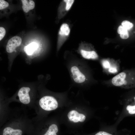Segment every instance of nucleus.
<instances>
[{
    "mask_svg": "<svg viewBox=\"0 0 135 135\" xmlns=\"http://www.w3.org/2000/svg\"><path fill=\"white\" fill-rule=\"evenodd\" d=\"M70 26L67 22L62 23L61 25L58 34L57 50L58 51L69 36Z\"/></svg>",
    "mask_w": 135,
    "mask_h": 135,
    "instance_id": "obj_1",
    "label": "nucleus"
},
{
    "mask_svg": "<svg viewBox=\"0 0 135 135\" xmlns=\"http://www.w3.org/2000/svg\"><path fill=\"white\" fill-rule=\"evenodd\" d=\"M39 104L42 108L47 111L56 109L58 106L56 100L54 97L50 96L42 97L39 100Z\"/></svg>",
    "mask_w": 135,
    "mask_h": 135,
    "instance_id": "obj_2",
    "label": "nucleus"
},
{
    "mask_svg": "<svg viewBox=\"0 0 135 135\" xmlns=\"http://www.w3.org/2000/svg\"><path fill=\"white\" fill-rule=\"evenodd\" d=\"M70 72L74 81L77 84H82L86 80V77L81 69L77 65H72L70 68Z\"/></svg>",
    "mask_w": 135,
    "mask_h": 135,
    "instance_id": "obj_3",
    "label": "nucleus"
},
{
    "mask_svg": "<svg viewBox=\"0 0 135 135\" xmlns=\"http://www.w3.org/2000/svg\"><path fill=\"white\" fill-rule=\"evenodd\" d=\"M74 0H63L60 3L58 10L57 21L63 18L72 7Z\"/></svg>",
    "mask_w": 135,
    "mask_h": 135,
    "instance_id": "obj_4",
    "label": "nucleus"
},
{
    "mask_svg": "<svg viewBox=\"0 0 135 135\" xmlns=\"http://www.w3.org/2000/svg\"><path fill=\"white\" fill-rule=\"evenodd\" d=\"M22 42V39L19 36H14L8 41L6 46V50L9 53H12L19 46Z\"/></svg>",
    "mask_w": 135,
    "mask_h": 135,
    "instance_id": "obj_5",
    "label": "nucleus"
},
{
    "mask_svg": "<svg viewBox=\"0 0 135 135\" xmlns=\"http://www.w3.org/2000/svg\"><path fill=\"white\" fill-rule=\"evenodd\" d=\"M30 90L28 87L23 86L19 90L18 96L20 102L24 104L29 103L30 101V98L29 93Z\"/></svg>",
    "mask_w": 135,
    "mask_h": 135,
    "instance_id": "obj_6",
    "label": "nucleus"
},
{
    "mask_svg": "<svg viewBox=\"0 0 135 135\" xmlns=\"http://www.w3.org/2000/svg\"><path fill=\"white\" fill-rule=\"evenodd\" d=\"M78 51L81 56L85 59L94 60L97 59L98 57L95 51L86 50L81 44L79 47Z\"/></svg>",
    "mask_w": 135,
    "mask_h": 135,
    "instance_id": "obj_7",
    "label": "nucleus"
},
{
    "mask_svg": "<svg viewBox=\"0 0 135 135\" xmlns=\"http://www.w3.org/2000/svg\"><path fill=\"white\" fill-rule=\"evenodd\" d=\"M126 74L124 72H120L114 77L112 79V82L113 85L116 86H122L124 84Z\"/></svg>",
    "mask_w": 135,
    "mask_h": 135,
    "instance_id": "obj_8",
    "label": "nucleus"
},
{
    "mask_svg": "<svg viewBox=\"0 0 135 135\" xmlns=\"http://www.w3.org/2000/svg\"><path fill=\"white\" fill-rule=\"evenodd\" d=\"M22 8L23 11L26 13L32 10L35 7V3L32 0H21Z\"/></svg>",
    "mask_w": 135,
    "mask_h": 135,
    "instance_id": "obj_9",
    "label": "nucleus"
},
{
    "mask_svg": "<svg viewBox=\"0 0 135 135\" xmlns=\"http://www.w3.org/2000/svg\"><path fill=\"white\" fill-rule=\"evenodd\" d=\"M38 47V45L36 43L33 42L25 46L24 50L27 55L30 56L37 49Z\"/></svg>",
    "mask_w": 135,
    "mask_h": 135,
    "instance_id": "obj_10",
    "label": "nucleus"
},
{
    "mask_svg": "<svg viewBox=\"0 0 135 135\" xmlns=\"http://www.w3.org/2000/svg\"><path fill=\"white\" fill-rule=\"evenodd\" d=\"M22 130L20 129H14L10 127L5 128L3 132V135H22Z\"/></svg>",
    "mask_w": 135,
    "mask_h": 135,
    "instance_id": "obj_11",
    "label": "nucleus"
},
{
    "mask_svg": "<svg viewBox=\"0 0 135 135\" xmlns=\"http://www.w3.org/2000/svg\"><path fill=\"white\" fill-rule=\"evenodd\" d=\"M80 114L75 110L70 111L68 114V117L69 120L74 122L76 123L79 121Z\"/></svg>",
    "mask_w": 135,
    "mask_h": 135,
    "instance_id": "obj_12",
    "label": "nucleus"
},
{
    "mask_svg": "<svg viewBox=\"0 0 135 135\" xmlns=\"http://www.w3.org/2000/svg\"><path fill=\"white\" fill-rule=\"evenodd\" d=\"M58 131L56 125L53 124L50 126L46 132L42 135H57V133Z\"/></svg>",
    "mask_w": 135,
    "mask_h": 135,
    "instance_id": "obj_13",
    "label": "nucleus"
},
{
    "mask_svg": "<svg viewBox=\"0 0 135 135\" xmlns=\"http://www.w3.org/2000/svg\"><path fill=\"white\" fill-rule=\"evenodd\" d=\"M122 25L128 30H130L133 26V24L132 23L126 20L123 21L122 22Z\"/></svg>",
    "mask_w": 135,
    "mask_h": 135,
    "instance_id": "obj_14",
    "label": "nucleus"
},
{
    "mask_svg": "<svg viewBox=\"0 0 135 135\" xmlns=\"http://www.w3.org/2000/svg\"><path fill=\"white\" fill-rule=\"evenodd\" d=\"M9 5L8 3L4 0H0V10H3L8 7Z\"/></svg>",
    "mask_w": 135,
    "mask_h": 135,
    "instance_id": "obj_15",
    "label": "nucleus"
},
{
    "mask_svg": "<svg viewBox=\"0 0 135 135\" xmlns=\"http://www.w3.org/2000/svg\"><path fill=\"white\" fill-rule=\"evenodd\" d=\"M127 110L128 111V113L130 114H135V105L131 106L129 105L126 107Z\"/></svg>",
    "mask_w": 135,
    "mask_h": 135,
    "instance_id": "obj_16",
    "label": "nucleus"
},
{
    "mask_svg": "<svg viewBox=\"0 0 135 135\" xmlns=\"http://www.w3.org/2000/svg\"><path fill=\"white\" fill-rule=\"evenodd\" d=\"M128 32V30L122 25L120 26L118 28L117 32L120 34Z\"/></svg>",
    "mask_w": 135,
    "mask_h": 135,
    "instance_id": "obj_17",
    "label": "nucleus"
},
{
    "mask_svg": "<svg viewBox=\"0 0 135 135\" xmlns=\"http://www.w3.org/2000/svg\"><path fill=\"white\" fill-rule=\"evenodd\" d=\"M6 34V30L2 27H0V40L1 41L4 37Z\"/></svg>",
    "mask_w": 135,
    "mask_h": 135,
    "instance_id": "obj_18",
    "label": "nucleus"
},
{
    "mask_svg": "<svg viewBox=\"0 0 135 135\" xmlns=\"http://www.w3.org/2000/svg\"><path fill=\"white\" fill-rule=\"evenodd\" d=\"M120 37L122 39H126L129 36V34L128 32L120 34Z\"/></svg>",
    "mask_w": 135,
    "mask_h": 135,
    "instance_id": "obj_19",
    "label": "nucleus"
},
{
    "mask_svg": "<svg viewBox=\"0 0 135 135\" xmlns=\"http://www.w3.org/2000/svg\"><path fill=\"white\" fill-rule=\"evenodd\" d=\"M102 64L104 67L106 68H109L110 66L109 62L106 60L103 61L102 62Z\"/></svg>",
    "mask_w": 135,
    "mask_h": 135,
    "instance_id": "obj_20",
    "label": "nucleus"
},
{
    "mask_svg": "<svg viewBox=\"0 0 135 135\" xmlns=\"http://www.w3.org/2000/svg\"><path fill=\"white\" fill-rule=\"evenodd\" d=\"M95 135H113L108 133L104 131H100L96 134Z\"/></svg>",
    "mask_w": 135,
    "mask_h": 135,
    "instance_id": "obj_21",
    "label": "nucleus"
},
{
    "mask_svg": "<svg viewBox=\"0 0 135 135\" xmlns=\"http://www.w3.org/2000/svg\"><path fill=\"white\" fill-rule=\"evenodd\" d=\"M85 116L83 114H80L79 121L80 122H83L85 120Z\"/></svg>",
    "mask_w": 135,
    "mask_h": 135,
    "instance_id": "obj_22",
    "label": "nucleus"
},
{
    "mask_svg": "<svg viewBox=\"0 0 135 135\" xmlns=\"http://www.w3.org/2000/svg\"><path fill=\"white\" fill-rule=\"evenodd\" d=\"M108 71L112 73H115L117 72L116 69L115 68L113 67L110 68H109Z\"/></svg>",
    "mask_w": 135,
    "mask_h": 135,
    "instance_id": "obj_23",
    "label": "nucleus"
},
{
    "mask_svg": "<svg viewBox=\"0 0 135 135\" xmlns=\"http://www.w3.org/2000/svg\"><path fill=\"white\" fill-rule=\"evenodd\" d=\"M134 99H135V98H134Z\"/></svg>",
    "mask_w": 135,
    "mask_h": 135,
    "instance_id": "obj_24",
    "label": "nucleus"
}]
</instances>
